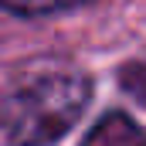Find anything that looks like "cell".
Segmentation results:
<instances>
[{
  "instance_id": "1",
  "label": "cell",
  "mask_w": 146,
  "mask_h": 146,
  "mask_svg": "<svg viewBox=\"0 0 146 146\" xmlns=\"http://www.w3.org/2000/svg\"><path fill=\"white\" fill-rule=\"evenodd\" d=\"M92 99V82L82 72L44 68L21 75L0 92V126L17 146H48L61 139Z\"/></svg>"
},
{
  "instance_id": "2",
  "label": "cell",
  "mask_w": 146,
  "mask_h": 146,
  "mask_svg": "<svg viewBox=\"0 0 146 146\" xmlns=\"http://www.w3.org/2000/svg\"><path fill=\"white\" fill-rule=\"evenodd\" d=\"M82 146H146V133L126 112H109L92 126Z\"/></svg>"
},
{
  "instance_id": "3",
  "label": "cell",
  "mask_w": 146,
  "mask_h": 146,
  "mask_svg": "<svg viewBox=\"0 0 146 146\" xmlns=\"http://www.w3.org/2000/svg\"><path fill=\"white\" fill-rule=\"evenodd\" d=\"M85 0H0V7L14 10V14H24V17H37V14H58V10H68L78 7Z\"/></svg>"
},
{
  "instance_id": "4",
  "label": "cell",
  "mask_w": 146,
  "mask_h": 146,
  "mask_svg": "<svg viewBox=\"0 0 146 146\" xmlns=\"http://www.w3.org/2000/svg\"><path fill=\"white\" fill-rule=\"evenodd\" d=\"M119 85L129 99H136L139 106H146V61H133L119 72Z\"/></svg>"
}]
</instances>
